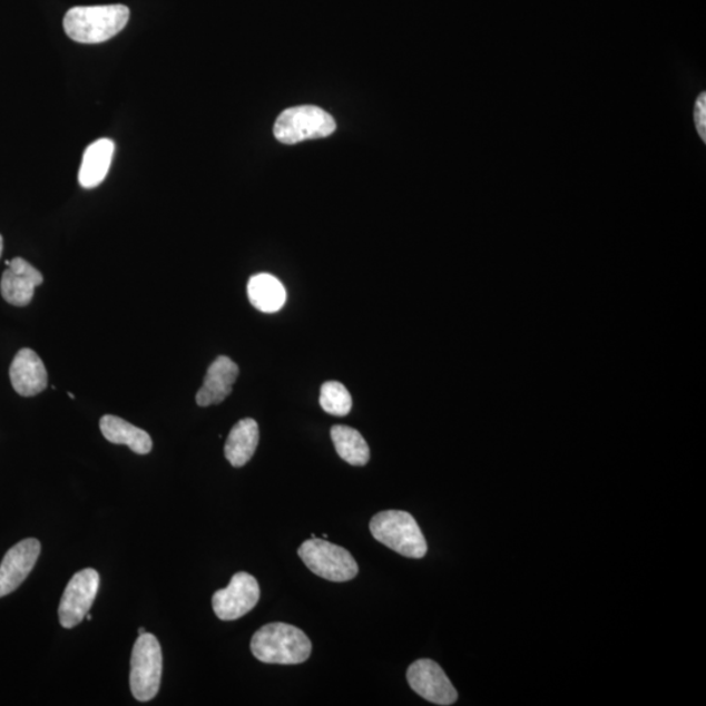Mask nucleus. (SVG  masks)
<instances>
[{
	"label": "nucleus",
	"mask_w": 706,
	"mask_h": 706,
	"mask_svg": "<svg viewBox=\"0 0 706 706\" xmlns=\"http://www.w3.org/2000/svg\"><path fill=\"white\" fill-rule=\"evenodd\" d=\"M255 658L263 664L300 665L310 659L312 643L302 629L269 622L254 634L251 644Z\"/></svg>",
	"instance_id": "1"
},
{
	"label": "nucleus",
	"mask_w": 706,
	"mask_h": 706,
	"mask_svg": "<svg viewBox=\"0 0 706 706\" xmlns=\"http://www.w3.org/2000/svg\"><path fill=\"white\" fill-rule=\"evenodd\" d=\"M130 10L124 4L73 7L66 13L65 32L80 43H101L124 31Z\"/></svg>",
	"instance_id": "2"
},
{
	"label": "nucleus",
	"mask_w": 706,
	"mask_h": 706,
	"mask_svg": "<svg viewBox=\"0 0 706 706\" xmlns=\"http://www.w3.org/2000/svg\"><path fill=\"white\" fill-rule=\"evenodd\" d=\"M372 536L390 550L410 559L426 555V540L414 517L402 510H385L372 518Z\"/></svg>",
	"instance_id": "3"
},
{
	"label": "nucleus",
	"mask_w": 706,
	"mask_h": 706,
	"mask_svg": "<svg viewBox=\"0 0 706 706\" xmlns=\"http://www.w3.org/2000/svg\"><path fill=\"white\" fill-rule=\"evenodd\" d=\"M298 556L314 575L333 582H347L359 573L353 556L341 546L313 537L298 548Z\"/></svg>",
	"instance_id": "4"
},
{
	"label": "nucleus",
	"mask_w": 706,
	"mask_h": 706,
	"mask_svg": "<svg viewBox=\"0 0 706 706\" xmlns=\"http://www.w3.org/2000/svg\"><path fill=\"white\" fill-rule=\"evenodd\" d=\"M335 129L334 118L327 111L304 105L284 110L276 119L274 134L284 145H297L305 140L327 138Z\"/></svg>",
	"instance_id": "5"
},
{
	"label": "nucleus",
	"mask_w": 706,
	"mask_h": 706,
	"mask_svg": "<svg viewBox=\"0 0 706 706\" xmlns=\"http://www.w3.org/2000/svg\"><path fill=\"white\" fill-rule=\"evenodd\" d=\"M163 675V653L159 640L151 634L139 635L131 655L130 688L138 702H149L159 693Z\"/></svg>",
	"instance_id": "6"
},
{
	"label": "nucleus",
	"mask_w": 706,
	"mask_h": 706,
	"mask_svg": "<svg viewBox=\"0 0 706 706\" xmlns=\"http://www.w3.org/2000/svg\"><path fill=\"white\" fill-rule=\"evenodd\" d=\"M100 589V575L92 568L80 570L67 584L61 604H59V622L66 629L80 625L87 618Z\"/></svg>",
	"instance_id": "7"
},
{
	"label": "nucleus",
	"mask_w": 706,
	"mask_h": 706,
	"mask_svg": "<svg viewBox=\"0 0 706 706\" xmlns=\"http://www.w3.org/2000/svg\"><path fill=\"white\" fill-rule=\"evenodd\" d=\"M261 589L255 578L246 572L232 577L227 588L217 590L213 597L214 611L220 620L243 618L259 602Z\"/></svg>",
	"instance_id": "8"
},
{
	"label": "nucleus",
	"mask_w": 706,
	"mask_h": 706,
	"mask_svg": "<svg viewBox=\"0 0 706 706\" xmlns=\"http://www.w3.org/2000/svg\"><path fill=\"white\" fill-rule=\"evenodd\" d=\"M409 685L426 702L438 705H453L458 693L440 665L432 659H419L409 667Z\"/></svg>",
	"instance_id": "9"
},
{
	"label": "nucleus",
	"mask_w": 706,
	"mask_h": 706,
	"mask_svg": "<svg viewBox=\"0 0 706 706\" xmlns=\"http://www.w3.org/2000/svg\"><path fill=\"white\" fill-rule=\"evenodd\" d=\"M41 553V543L35 538L21 540L10 548L0 565V598L11 595L31 575Z\"/></svg>",
	"instance_id": "10"
},
{
	"label": "nucleus",
	"mask_w": 706,
	"mask_h": 706,
	"mask_svg": "<svg viewBox=\"0 0 706 706\" xmlns=\"http://www.w3.org/2000/svg\"><path fill=\"white\" fill-rule=\"evenodd\" d=\"M43 282V276L22 258H13L6 269L0 283V291L7 303L14 306H27L32 302L35 290Z\"/></svg>",
	"instance_id": "11"
},
{
	"label": "nucleus",
	"mask_w": 706,
	"mask_h": 706,
	"mask_svg": "<svg viewBox=\"0 0 706 706\" xmlns=\"http://www.w3.org/2000/svg\"><path fill=\"white\" fill-rule=\"evenodd\" d=\"M10 379L14 392L21 396H35L48 388V371L33 350L22 349L14 356L10 367Z\"/></svg>",
	"instance_id": "12"
},
{
	"label": "nucleus",
	"mask_w": 706,
	"mask_h": 706,
	"mask_svg": "<svg viewBox=\"0 0 706 706\" xmlns=\"http://www.w3.org/2000/svg\"><path fill=\"white\" fill-rule=\"evenodd\" d=\"M238 366L227 356H219L208 367L205 381L197 394L200 408L219 404L227 400L238 379Z\"/></svg>",
	"instance_id": "13"
},
{
	"label": "nucleus",
	"mask_w": 706,
	"mask_h": 706,
	"mask_svg": "<svg viewBox=\"0 0 706 706\" xmlns=\"http://www.w3.org/2000/svg\"><path fill=\"white\" fill-rule=\"evenodd\" d=\"M115 149V143L105 138L87 147L79 169V184L85 189H94L102 184L108 176Z\"/></svg>",
	"instance_id": "14"
},
{
	"label": "nucleus",
	"mask_w": 706,
	"mask_h": 706,
	"mask_svg": "<svg viewBox=\"0 0 706 706\" xmlns=\"http://www.w3.org/2000/svg\"><path fill=\"white\" fill-rule=\"evenodd\" d=\"M259 442V426L254 419L247 418L232 428L224 453L233 468H243L249 462Z\"/></svg>",
	"instance_id": "15"
},
{
	"label": "nucleus",
	"mask_w": 706,
	"mask_h": 706,
	"mask_svg": "<svg viewBox=\"0 0 706 706\" xmlns=\"http://www.w3.org/2000/svg\"><path fill=\"white\" fill-rule=\"evenodd\" d=\"M100 430L111 444L127 445L134 453L145 455L153 450L151 435L121 418L105 415L100 420Z\"/></svg>",
	"instance_id": "16"
},
{
	"label": "nucleus",
	"mask_w": 706,
	"mask_h": 706,
	"mask_svg": "<svg viewBox=\"0 0 706 706\" xmlns=\"http://www.w3.org/2000/svg\"><path fill=\"white\" fill-rule=\"evenodd\" d=\"M247 296L255 310L263 313L280 312L287 300L281 281L269 274H258L247 283Z\"/></svg>",
	"instance_id": "17"
},
{
	"label": "nucleus",
	"mask_w": 706,
	"mask_h": 706,
	"mask_svg": "<svg viewBox=\"0 0 706 706\" xmlns=\"http://www.w3.org/2000/svg\"><path fill=\"white\" fill-rule=\"evenodd\" d=\"M332 439L343 461L352 465H365L371 458V450L367 447L362 433L347 425H334L332 428Z\"/></svg>",
	"instance_id": "18"
},
{
	"label": "nucleus",
	"mask_w": 706,
	"mask_h": 706,
	"mask_svg": "<svg viewBox=\"0 0 706 706\" xmlns=\"http://www.w3.org/2000/svg\"><path fill=\"white\" fill-rule=\"evenodd\" d=\"M320 404L330 415L345 416L351 412L352 398L341 382L329 381L321 388Z\"/></svg>",
	"instance_id": "19"
},
{
	"label": "nucleus",
	"mask_w": 706,
	"mask_h": 706,
	"mask_svg": "<svg viewBox=\"0 0 706 706\" xmlns=\"http://www.w3.org/2000/svg\"><path fill=\"white\" fill-rule=\"evenodd\" d=\"M694 117H695V125H696L697 133L698 135H700V138L705 143L706 141V94L705 92H703L700 96L697 97V100L695 104Z\"/></svg>",
	"instance_id": "20"
},
{
	"label": "nucleus",
	"mask_w": 706,
	"mask_h": 706,
	"mask_svg": "<svg viewBox=\"0 0 706 706\" xmlns=\"http://www.w3.org/2000/svg\"><path fill=\"white\" fill-rule=\"evenodd\" d=\"M2 253H3V237L2 235H0V257H2Z\"/></svg>",
	"instance_id": "21"
},
{
	"label": "nucleus",
	"mask_w": 706,
	"mask_h": 706,
	"mask_svg": "<svg viewBox=\"0 0 706 706\" xmlns=\"http://www.w3.org/2000/svg\"><path fill=\"white\" fill-rule=\"evenodd\" d=\"M146 634V629L145 628H139V635Z\"/></svg>",
	"instance_id": "22"
},
{
	"label": "nucleus",
	"mask_w": 706,
	"mask_h": 706,
	"mask_svg": "<svg viewBox=\"0 0 706 706\" xmlns=\"http://www.w3.org/2000/svg\"><path fill=\"white\" fill-rule=\"evenodd\" d=\"M69 396L71 398V400H75V396H73V394H71V393H70V394H69Z\"/></svg>",
	"instance_id": "23"
}]
</instances>
